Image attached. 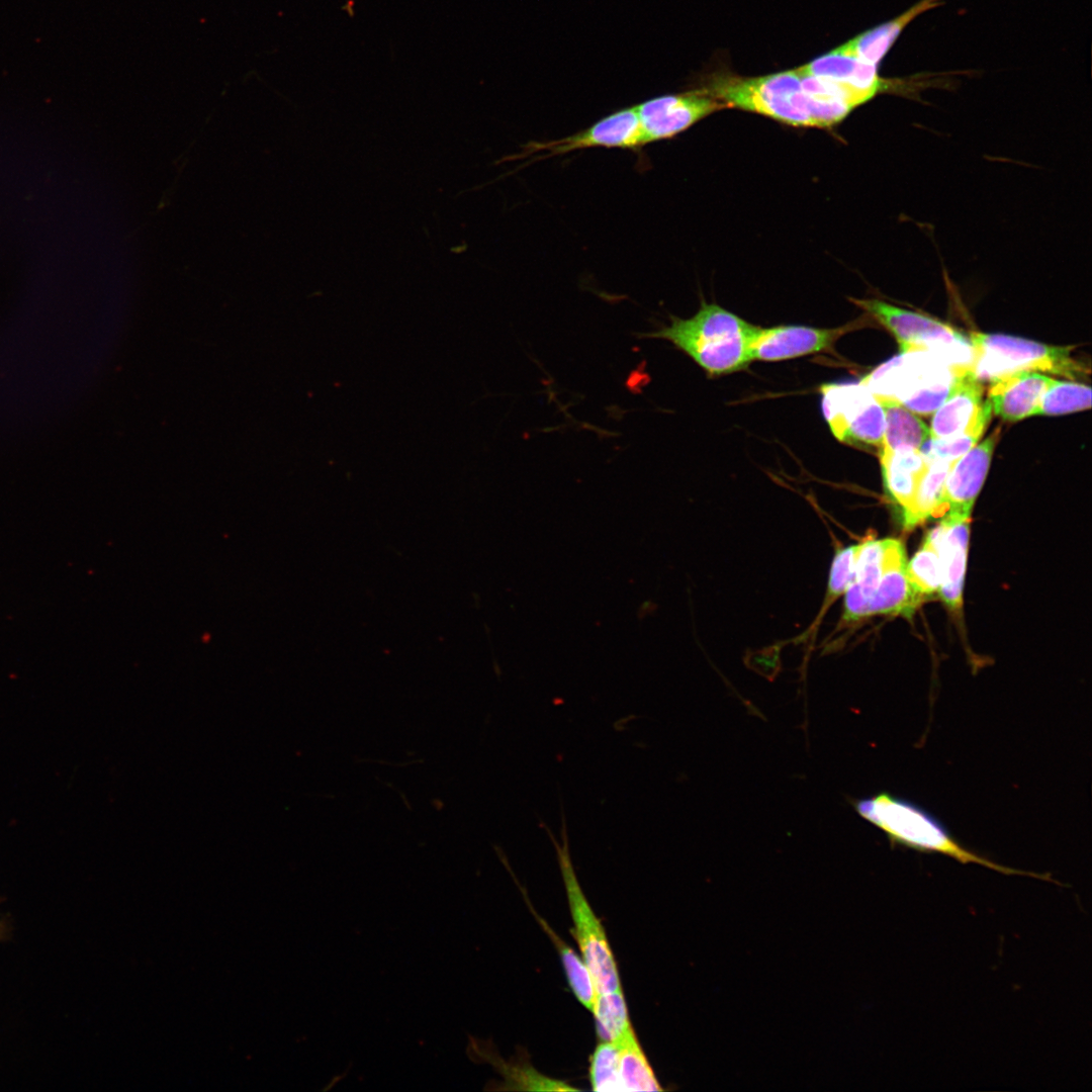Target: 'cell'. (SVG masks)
<instances>
[{
	"mask_svg": "<svg viewBox=\"0 0 1092 1092\" xmlns=\"http://www.w3.org/2000/svg\"><path fill=\"white\" fill-rule=\"evenodd\" d=\"M856 813L882 830L892 845L921 852L947 855L962 863H978L1004 875H1022L1051 881L1039 875L999 864L965 847L934 815L914 802L888 792L853 800Z\"/></svg>",
	"mask_w": 1092,
	"mask_h": 1092,
	"instance_id": "cell-1",
	"label": "cell"
},
{
	"mask_svg": "<svg viewBox=\"0 0 1092 1092\" xmlns=\"http://www.w3.org/2000/svg\"><path fill=\"white\" fill-rule=\"evenodd\" d=\"M758 330L737 314L702 300L693 316H671L668 325L644 337L666 340L710 375H722L741 370L752 361L750 348Z\"/></svg>",
	"mask_w": 1092,
	"mask_h": 1092,
	"instance_id": "cell-2",
	"label": "cell"
},
{
	"mask_svg": "<svg viewBox=\"0 0 1092 1092\" xmlns=\"http://www.w3.org/2000/svg\"><path fill=\"white\" fill-rule=\"evenodd\" d=\"M699 87L726 108L746 110L793 126H814L796 69L758 77L718 71L707 75Z\"/></svg>",
	"mask_w": 1092,
	"mask_h": 1092,
	"instance_id": "cell-3",
	"label": "cell"
},
{
	"mask_svg": "<svg viewBox=\"0 0 1092 1092\" xmlns=\"http://www.w3.org/2000/svg\"><path fill=\"white\" fill-rule=\"evenodd\" d=\"M970 340L975 352L973 371L981 382L1016 371L1046 372L1073 380L1090 373L1085 363L1072 356V347L1003 334L973 333Z\"/></svg>",
	"mask_w": 1092,
	"mask_h": 1092,
	"instance_id": "cell-4",
	"label": "cell"
},
{
	"mask_svg": "<svg viewBox=\"0 0 1092 1092\" xmlns=\"http://www.w3.org/2000/svg\"><path fill=\"white\" fill-rule=\"evenodd\" d=\"M851 301L893 334L902 353L927 352L954 374L973 370L971 340L944 323L875 298Z\"/></svg>",
	"mask_w": 1092,
	"mask_h": 1092,
	"instance_id": "cell-5",
	"label": "cell"
},
{
	"mask_svg": "<svg viewBox=\"0 0 1092 1092\" xmlns=\"http://www.w3.org/2000/svg\"><path fill=\"white\" fill-rule=\"evenodd\" d=\"M561 843L543 821H540V827L546 831L556 851L574 925V937L583 962L590 972L597 992L606 993L622 989L617 964L605 929L579 885L571 861L563 810H561Z\"/></svg>",
	"mask_w": 1092,
	"mask_h": 1092,
	"instance_id": "cell-6",
	"label": "cell"
},
{
	"mask_svg": "<svg viewBox=\"0 0 1092 1092\" xmlns=\"http://www.w3.org/2000/svg\"><path fill=\"white\" fill-rule=\"evenodd\" d=\"M926 355L921 361L916 358L915 364L914 359L906 363L905 356L895 357L860 382L876 397L894 398L919 415L932 414L951 391L956 374L938 358Z\"/></svg>",
	"mask_w": 1092,
	"mask_h": 1092,
	"instance_id": "cell-7",
	"label": "cell"
},
{
	"mask_svg": "<svg viewBox=\"0 0 1092 1092\" xmlns=\"http://www.w3.org/2000/svg\"><path fill=\"white\" fill-rule=\"evenodd\" d=\"M824 418L840 442L882 447L885 433L883 406L859 382L826 383L820 387Z\"/></svg>",
	"mask_w": 1092,
	"mask_h": 1092,
	"instance_id": "cell-8",
	"label": "cell"
},
{
	"mask_svg": "<svg viewBox=\"0 0 1092 1092\" xmlns=\"http://www.w3.org/2000/svg\"><path fill=\"white\" fill-rule=\"evenodd\" d=\"M646 146L635 106L619 109L571 135L550 141H530L505 161H526L522 166L573 151L606 148L635 153ZM521 166V167H522Z\"/></svg>",
	"mask_w": 1092,
	"mask_h": 1092,
	"instance_id": "cell-9",
	"label": "cell"
},
{
	"mask_svg": "<svg viewBox=\"0 0 1092 1092\" xmlns=\"http://www.w3.org/2000/svg\"><path fill=\"white\" fill-rule=\"evenodd\" d=\"M635 107L645 145L672 139L706 116L726 108L701 87L657 96Z\"/></svg>",
	"mask_w": 1092,
	"mask_h": 1092,
	"instance_id": "cell-10",
	"label": "cell"
},
{
	"mask_svg": "<svg viewBox=\"0 0 1092 1092\" xmlns=\"http://www.w3.org/2000/svg\"><path fill=\"white\" fill-rule=\"evenodd\" d=\"M800 74L832 81L854 93L862 103L881 93L909 94L922 88V79H886L878 66L840 51L838 48L796 69Z\"/></svg>",
	"mask_w": 1092,
	"mask_h": 1092,
	"instance_id": "cell-11",
	"label": "cell"
},
{
	"mask_svg": "<svg viewBox=\"0 0 1092 1092\" xmlns=\"http://www.w3.org/2000/svg\"><path fill=\"white\" fill-rule=\"evenodd\" d=\"M1000 432V428H997L983 442L953 462L933 518L971 516L973 505L987 476Z\"/></svg>",
	"mask_w": 1092,
	"mask_h": 1092,
	"instance_id": "cell-12",
	"label": "cell"
},
{
	"mask_svg": "<svg viewBox=\"0 0 1092 1092\" xmlns=\"http://www.w3.org/2000/svg\"><path fill=\"white\" fill-rule=\"evenodd\" d=\"M858 325L854 322L831 329L806 326L759 328L751 344V360L780 361L832 351L837 340Z\"/></svg>",
	"mask_w": 1092,
	"mask_h": 1092,
	"instance_id": "cell-13",
	"label": "cell"
},
{
	"mask_svg": "<svg viewBox=\"0 0 1092 1092\" xmlns=\"http://www.w3.org/2000/svg\"><path fill=\"white\" fill-rule=\"evenodd\" d=\"M970 535V517L947 516L928 532V540L938 553L941 564V583L938 594L952 611L963 604V587Z\"/></svg>",
	"mask_w": 1092,
	"mask_h": 1092,
	"instance_id": "cell-14",
	"label": "cell"
},
{
	"mask_svg": "<svg viewBox=\"0 0 1092 1092\" xmlns=\"http://www.w3.org/2000/svg\"><path fill=\"white\" fill-rule=\"evenodd\" d=\"M906 564L903 543L887 538L884 569L868 604L866 618L880 614L910 617L921 605L925 598L909 581Z\"/></svg>",
	"mask_w": 1092,
	"mask_h": 1092,
	"instance_id": "cell-15",
	"label": "cell"
},
{
	"mask_svg": "<svg viewBox=\"0 0 1092 1092\" xmlns=\"http://www.w3.org/2000/svg\"><path fill=\"white\" fill-rule=\"evenodd\" d=\"M1053 378L1034 371L1004 374L990 382L992 412L1006 421H1019L1037 413L1040 398Z\"/></svg>",
	"mask_w": 1092,
	"mask_h": 1092,
	"instance_id": "cell-16",
	"label": "cell"
},
{
	"mask_svg": "<svg viewBox=\"0 0 1092 1092\" xmlns=\"http://www.w3.org/2000/svg\"><path fill=\"white\" fill-rule=\"evenodd\" d=\"M983 391L982 382L973 370L956 374L951 391L931 419L930 439L947 438L965 431L981 407Z\"/></svg>",
	"mask_w": 1092,
	"mask_h": 1092,
	"instance_id": "cell-17",
	"label": "cell"
},
{
	"mask_svg": "<svg viewBox=\"0 0 1092 1092\" xmlns=\"http://www.w3.org/2000/svg\"><path fill=\"white\" fill-rule=\"evenodd\" d=\"M879 455L886 492L903 513L913 500L928 459L915 449H880Z\"/></svg>",
	"mask_w": 1092,
	"mask_h": 1092,
	"instance_id": "cell-18",
	"label": "cell"
},
{
	"mask_svg": "<svg viewBox=\"0 0 1092 1092\" xmlns=\"http://www.w3.org/2000/svg\"><path fill=\"white\" fill-rule=\"evenodd\" d=\"M944 0H921L899 16L867 30L838 49L859 60L879 66L905 27L918 15L943 4Z\"/></svg>",
	"mask_w": 1092,
	"mask_h": 1092,
	"instance_id": "cell-19",
	"label": "cell"
},
{
	"mask_svg": "<svg viewBox=\"0 0 1092 1092\" xmlns=\"http://www.w3.org/2000/svg\"><path fill=\"white\" fill-rule=\"evenodd\" d=\"M798 74L815 127H831L863 104L855 94L839 84L799 72Z\"/></svg>",
	"mask_w": 1092,
	"mask_h": 1092,
	"instance_id": "cell-20",
	"label": "cell"
},
{
	"mask_svg": "<svg viewBox=\"0 0 1092 1092\" xmlns=\"http://www.w3.org/2000/svg\"><path fill=\"white\" fill-rule=\"evenodd\" d=\"M876 398L885 414L884 441L880 449L921 450L930 438L927 425L900 401L888 397Z\"/></svg>",
	"mask_w": 1092,
	"mask_h": 1092,
	"instance_id": "cell-21",
	"label": "cell"
},
{
	"mask_svg": "<svg viewBox=\"0 0 1092 1092\" xmlns=\"http://www.w3.org/2000/svg\"><path fill=\"white\" fill-rule=\"evenodd\" d=\"M954 461L928 459L927 470L917 486L913 500L902 513L905 529H912L933 518L942 496L945 478Z\"/></svg>",
	"mask_w": 1092,
	"mask_h": 1092,
	"instance_id": "cell-22",
	"label": "cell"
},
{
	"mask_svg": "<svg viewBox=\"0 0 1092 1092\" xmlns=\"http://www.w3.org/2000/svg\"><path fill=\"white\" fill-rule=\"evenodd\" d=\"M619 1046V1077L622 1091H661L652 1067L631 1028L615 1042Z\"/></svg>",
	"mask_w": 1092,
	"mask_h": 1092,
	"instance_id": "cell-23",
	"label": "cell"
},
{
	"mask_svg": "<svg viewBox=\"0 0 1092 1092\" xmlns=\"http://www.w3.org/2000/svg\"><path fill=\"white\" fill-rule=\"evenodd\" d=\"M532 912L558 950L573 994L585 1008L592 1010L598 992L585 963L553 931L544 919L539 917L534 910Z\"/></svg>",
	"mask_w": 1092,
	"mask_h": 1092,
	"instance_id": "cell-24",
	"label": "cell"
},
{
	"mask_svg": "<svg viewBox=\"0 0 1092 1092\" xmlns=\"http://www.w3.org/2000/svg\"><path fill=\"white\" fill-rule=\"evenodd\" d=\"M992 413L991 404L987 399L981 404L976 418L965 431L947 438L936 440L929 438L927 448L920 451L928 459L957 460L977 445L991 421Z\"/></svg>",
	"mask_w": 1092,
	"mask_h": 1092,
	"instance_id": "cell-25",
	"label": "cell"
},
{
	"mask_svg": "<svg viewBox=\"0 0 1092 1092\" xmlns=\"http://www.w3.org/2000/svg\"><path fill=\"white\" fill-rule=\"evenodd\" d=\"M590 1011L603 1041L618 1042L632 1028L622 989L598 993Z\"/></svg>",
	"mask_w": 1092,
	"mask_h": 1092,
	"instance_id": "cell-26",
	"label": "cell"
},
{
	"mask_svg": "<svg viewBox=\"0 0 1092 1092\" xmlns=\"http://www.w3.org/2000/svg\"><path fill=\"white\" fill-rule=\"evenodd\" d=\"M1090 406V386L1074 381L1053 379L1040 398L1036 415H1066L1085 411Z\"/></svg>",
	"mask_w": 1092,
	"mask_h": 1092,
	"instance_id": "cell-27",
	"label": "cell"
},
{
	"mask_svg": "<svg viewBox=\"0 0 1092 1092\" xmlns=\"http://www.w3.org/2000/svg\"><path fill=\"white\" fill-rule=\"evenodd\" d=\"M911 584L925 599L938 593L941 583V564L933 545L924 539L923 545L906 564Z\"/></svg>",
	"mask_w": 1092,
	"mask_h": 1092,
	"instance_id": "cell-28",
	"label": "cell"
},
{
	"mask_svg": "<svg viewBox=\"0 0 1092 1092\" xmlns=\"http://www.w3.org/2000/svg\"><path fill=\"white\" fill-rule=\"evenodd\" d=\"M589 1080L595 1091H622L617 1043L603 1041L597 1045L590 1057Z\"/></svg>",
	"mask_w": 1092,
	"mask_h": 1092,
	"instance_id": "cell-29",
	"label": "cell"
},
{
	"mask_svg": "<svg viewBox=\"0 0 1092 1092\" xmlns=\"http://www.w3.org/2000/svg\"><path fill=\"white\" fill-rule=\"evenodd\" d=\"M858 547L859 544H854L839 548L835 551L829 571L825 601L818 614V621L823 617L830 606L844 594L850 578Z\"/></svg>",
	"mask_w": 1092,
	"mask_h": 1092,
	"instance_id": "cell-30",
	"label": "cell"
}]
</instances>
